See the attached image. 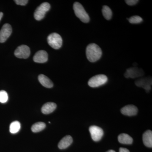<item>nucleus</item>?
<instances>
[{
  "label": "nucleus",
  "mask_w": 152,
  "mask_h": 152,
  "mask_svg": "<svg viewBox=\"0 0 152 152\" xmlns=\"http://www.w3.org/2000/svg\"><path fill=\"white\" fill-rule=\"evenodd\" d=\"M102 50L96 44H90L86 49V55L88 60L91 62H95L101 58Z\"/></svg>",
  "instance_id": "f257e3e1"
},
{
  "label": "nucleus",
  "mask_w": 152,
  "mask_h": 152,
  "mask_svg": "<svg viewBox=\"0 0 152 152\" xmlns=\"http://www.w3.org/2000/svg\"><path fill=\"white\" fill-rule=\"evenodd\" d=\"M73 9L76 16L79 18L82 22L84 23H88L89 22V16L81 4L76 2L74 3Z\"/></svg>",
  "instance_id": "f03ea898"
},
{
  "label": "nucleus",
  "mask_w": 152,
  "mask_h": 152,
  "mask_svg": "<svg viewBox=\"0 0 152 152\" xmlns=\"http://www.w3.org/2000/svg\"><path fill=\"white\" fill-rule=\"evenodd\" d=\"M48 43L53 48L58 50L62 45L63 40L61 37L56 33H52L48 37Z\"/></svg>",
  "instance_id": "7ed1b4c3"
},
{
  "label": "nucleus",
  "mask_w": 152,
  "mask_h": 152,
  "mask_svg": "<svg viewBox=\"0 0 152 152\" xmlns=\"http://www.w3.org/2000/svg\"><path fill=\"white\" fill-rule=\"evenodd\" d=\"M107 81V77L105 75H97L94 76L89 80L88 84L92 88H96L105 84Z\"/></svg>",
  "instance_id": "20e7f679"
},
{
  "label": "nucleus",
  "mask_w": 152,
  "mask_h": 152,
  "mask_svg": "<svg viewBox=\"0 0 152 152\" xmlns=\"http://www.w3.org/2000/svg\"><path fill=\"white\" fill-rule=\"evenodd\" d=\"M50 9V5L48 2L41 4L35 11L34 17L37 20H41L43 19L45 14Z\"/></svg>",
  "instance_id": "39448f33"
},
{
  "label": "nucleus",
  "mask_w": 152,
  "mask_h": 152,
  "mask_svg": "<svg viewBox=\"0 0 152 152\" xmlns=\"http://www.w3.org/2000/svg\"><path fill=\"white\" fill-rule=\"evenodd\" d=\"M30 53V48L26 45H22L17 48L14 54L19 58L26 59L29 57Z\"/></svg>",
  "instance_id": "423d86ee"
},
{
  "label": "nucleus",
  "mask_w": 152,
  "mask_h": 152,
  "mask_svg": "<svg viewBox=\"0 0 152 152\" xmlns=\"http://www.w3.org/2000/svg\"><path fill=\"white\" fill-rule=\"evenodd\" d=\"M92 139L94 141L98 142L100 140L104 135V131L102 128L96 126H91L89 128Z\"/></svg>",
  "instance_id": "0eeeda50"
},
{
  "label": "nucleus",
  "mask_w": 152,
  "mask_h": 152,
  "mask_svg": "<svg viewBox=\"0 0 152 152\" xmlns=\"http://www.w3.org/2000/svg\"><path fill=\"white\" fill-rule=\"evenodd\" d=\"M144 75V71L142 69H139L137 67L129 68L126 70V72L124 74L125 77L127 78H136L142 77Z\"/></svg>",
  "instance_id": "6e6552de"
},
{
  "label": "nucleus",
  "mask_w": 152,
  "mask_h": 152,
  "mask_svg": "<svg viewBox=\"0 0 152 152\" xmlns=\"http://www.w3.org/2000/svg\"><path fill=\"white\" fill-rule=\"evenodd\" d=\"M12 33V28L9 24H5L0 31V42H5Z\"/></svg>",
  "instance_id": "1a4fd4ad"
},
{
  "label": "nucleus",
  "mask_w": 152,
  "mask_h": 152,
  "mask_svg": "<svg viewBox=\"0 0 152 152\" xmlns=\"http://www.w3.org/2000/svg\"><path fill=\"white\" fill-rule=\"evenodd\" d=\"M135 83L137 86L143 88L146 92L148 93L151 90L152 80L150 78H143L137 80Z\"/></svg>",
  "instance_id": "9d476101"
},
{
  "label": "nucleus",
  "mask_w": 152,
  "mask_h": 152,
  "mask_svg": "<svg viewBox=\"0 0 152 152\" xmlns=\"http://www.w3.org/2000/svg\"><path fill=\"white\" fill-rule=\"evenodd\" d=\"M137 107L134 105H128L121 109V113L125 115L132 116L136 115L137 114Z\"/></svg>",
  "instance_id": "9b49d317"
},
{
  "label": "nucleus",
  "mask_w": 152,
  "mask_h": 152,
  "mask_svg": "<svg viewBox=\"0 0 152 152\" xmlns=\"http://www.w3.org/2000/svg\"><path fill=\"white\" fill-rule=\"evenodd\" d=\"M48 53L45 50H40L37 52L33 58L34 61L36 63H44L48 60Z\"/></svg>",
  "instance_id": "f8f14e48"
},
{
  "label": "nucleus",
  "mask_w": 152,
  "mask_h": 152,
  "mask_svg": "<svg viewBox=\"0 0 152 152\" xmlns=\"http://www.w3.org/2000/svg\"><path fill=\"white\" fill-rule=\"evenodd\" d=\"M73 142V139L70 135H67L60 141L58 147L60 149H65L67 148Z\"/></svg>",
  "instance_id": "ddd939ff"
},
{
  "label": "nucleus",
  "mask_w": 152,
  "mask_h": 152,
  "mask_svg": "<svg viewBox=\"0 0 152 152\" xmlns=\"http://www.w3.org/2000/svg\"><path fill=\"white\" fill-rule=\"evenodd\" d=\"M143 143L145 146L151 148L152 147V132L147 130L144 133L142 136Z\"/></svg>",
  "instance_id": "4468645a"
},
{
  "label": "nucleus",
  "mask_w": 152,
  "mask_h": 152,
  "mask_svg": "<svg viewBox=\"0 0 152 152\" xmlns=\"http://www.w3.org/2000/svg\"><path fill=\"white\" fill-rule=\"evenodd\" d=\"M38 80L41 84L45 88H51L53 86V84L52 81L45 75H39L38 77Z\"/></svg>",
  "instance_id": "2eb2a0df"
},
{
  "label": "nucleus",
  "mask_w": 152,
  "mask_h": 152,
  "mask_svg": "<svg viewBox=\"0 0 152 152\" xmlns=\"http://www.w3.org/2000/svg\"><path fill=\"white\" fill-rule=\"evenodd\" d=\"M57 107V105L53 102L45 104L42 108V112L44 114H49L53 113Z\"/></svg>",
  "instance_id": "dca6fc26"
},
{
  "label": "nucleus",
  "mask_w": 152,
  "mask_h": 152,
  "mask_svg": "<svg viewBox=\"0 0 152 152\" xmlns=\"http://www.w3.org/2000/svg\"><path fill=\"white\" fill-rule=\"evenodd\" d=\"M118 140L120 143L131 145L133 143L132 138L128 134L123 133L120 134L118 137Z\"/></svg>",
  "instance_id": "f3484780"
},
{
  "label": "nucleus",
  "mask_w": 152,
  "mask_h": 152,
  "mask_svg": "<svg viewBox=\"0 0 152 152\" xmlns=\"http://www.w3.org/2000/svg\"><path fill=\"white\" fill-rule=\"evenodd\" d=\"M46 127V124L45 123L39 122L34 124L32 126L31 129L33 132L37 133L42 131Z\"/></svg>",
  "instance_id": "a211bd4d"
},
{
  "label": "nucleus",
  "mask_w": 152,
  "mask_h": 152,
  "mask_svg": "<svg viewBox=\"0 0 152 152\" xmlns=\"http://www.w3.org/2000/svg\"><path fill=\"white\" fill-rule=\"evenodd\" d=\"M21 128L20 123L18 121H15L11 123L10 127V131L13 134H16L20 131Z\"/></svg>",
  "instance_id": "6ab92c4d"
},
{
  "label": "nucleus",
  "mask_w": 152,
  "mask_h": 152,
  "mask_svg": "<svg viewBox=\"0 0 152 152\" xmlns=\"http://www.w3.org/2000/svg\"><path fill=\"white\" fill-rule=\"evenodd\" d=\"M102 13L103 15L104 18L107 20H110L112 17V11L108 6H103L102 9Z\"/></svg>",
  "instance_id": "aec40b11"
},
{
  "label": "nucleus",
  "mask_w": 152,
  "mask_h": 152,
  "mask_svg": "<svg viewBox=\"0 0 152 152\" xmlns=\"http://www.w3.org/2000/svg\"><path fill=\"white\" fill-rule=\"evenodd\" d=\"M8 100V95L7 93L4 90L0 91V102L5 103Z\"/></svg>",
  "instance_id": "412c9836"
},
{
  "label": "nucleus",
  "mask_w": 152,
  "mask_h": 152,
  "mask_svg": "<svg viewBox=\"0 0 152 152\" xmlns=\"http://www.w3.org/2000/svg\"><path fill=\"white\" fill-rule=\"evenodd\" d=\"M129 22L132 24H139L143 21L142 19L139 16H134L128 19Z\"/></svg>",
  "instance_id": "4be33fe9"
},
{
  "label": "nucleus",
  "mask_w": 152,
  "mask_h": 152,
  "mask_svg": "<svg viewBox=\"0 0 152 152\" xmlns=\"http://www.w3.org/2000/svg\"><path fill=\"white\" fill-rule=\"evenodd\" d=\"M14 1L19 5L25 6L28 3L27 0H15Z\"/></svg>",
  "instance_id": "5701e85b"
},
{
  "label": "nucleus",
  "mask_w": 152,
  "mask_h": 152,
  "mask_svg": "<svg viewBox=\"0 0 152 152\" xmlns=\"http://www.w3.org/2000/svg\"><path fill=\"white\" fill-rule=\"evenodd\" d=\"M125 2L129 6H133L139 2L138 0H127Z\"/></svg>",
  "instance_id": "b1692460"
},
{
  "label": "nucleus",
  "mask_w": 152,
  "mask_h": 152,
  "mask_svg": "<svg viewBox=\"0 0 152 152\" xmlns=\"http://www.w3.org/2000/svg\"><path fill=\"white\" fill-rule=\"evenodd\" d=\"M119 152H130L126 148H121L119 149Z\"/></svg>",
  "instance_id": "393cba45"
},
{
  "label": "nucleus",
  "mask_w": 152,
  "mask_h": 152,
  "mask_svg": "<svg viewBox=\"0 0 152 152\" xmlns=\"http://www.w3.org/2000/svg\"><path fill=\"white\" fill-rule=\"evenodd\" d=\"M3 16V13L1 12H0V21H1V19L2 18Z\"/></svg>",
  "instance_id": "a878e982"
},
{
  "label": "nucleus",
  "mask_w": 152,
  "mask_h": 152,
  "mask_svg": "<svg viewBox=\"0 0 152 152\" xmlns=\"http://www.w3.org/2000/svg\"><path fill=\"white\" fill-rule=\"evenodd\" d=\"M107 152H116L115 151H113V150H109V151H107Z\"/></svg>",
  "instance_id": "bb28decb"
}]
</instances>
